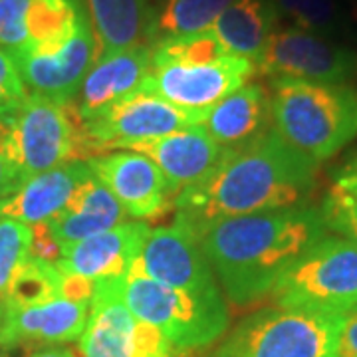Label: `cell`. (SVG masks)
Masks as SVG:
<instances>
[{
  "label": "cell",
  "instance_id": "obj_1",
  "mask_svg": "<svg viewBox=\"0 0 357 357\" xmlns=\"http://www.w3.org/2000/svg\"><path fill=\"white\" fill-rule=\"evenodd\" d=\"M318 167L270 129L260 139L230 151L199 185L178 192L175 218L203 236L225 218L304 206L316 187Z\"/></svg>",
  "mask_w": 357,
  "mask_h": 357
},
{
  "label": "cell",
  "instance_id": "obj_2",
  "mask_svg": "<svg viewBox=\"0 0 357 357\" xmlns=\"http://www.w3.org/2000/svg\"><path fill=\"white\" fill-rule=\"evenodd\" d=\"M328 236L319 206H296L218 220L201 236L220 288L234 306L270 296L276 282Z\"/></svg>",
  "mask_w": 357,
  "mask_h": 357
},
{
  "label": "cell",
  "instance_id": "obj_3",
  "mask_svg": "<svg viewBox=\"0 0 357 357\" xmlns=\"http://www.w3.org/2000/svg\"><path fill=\"white\" fill-rule=\"evenodd\" d=\"M272 129L290 147L321 163L357 137V89L349 84L270 79Z\"/></svg>",
  "mask_w": 357,
  "mask_h": 357
},
{
  "label": "cell",
  "instance_id": "obj_4",
  "mask_svg": "<svg viewBox=\"0 0 357 357\" xmlns=\"http://www.w3.org/2000/svg\"><path fill=\"white\" fill-rule=\"evenodd\" d=\"M123 300L131 314L151 324L178 349L195 351L218 342L229 330V307L220 286L211 290H177L129 272L123 278Z\"/></svg>",
  "mask_w": 357,
  "mask_h": 357
},
{
  "label": "cell",
  "instance_id": "obj_5",
  "mask_svg": "<svg viewBox=\"0 0 357 357\" xmlns=\"http://www.w3.org/2000/svg\"><path fill=\"white\" fill-rule=\"evenodd\" d=\"M344 316L298 307H262L206 357H340Z\"/></svg>",
  "mask_w": 357,
  "mask_h": 357
},
{
  "label": "cell",
  "instance_id": "obj_6",
  "mask_svg": "<svg viewBox=\"0 0 357 357\" xmlns=\"http://www.w3.org/2000/svg\"><path fill=\"white\" fill-rule=\"evenodd\" d=\"M274 306L351 316L357 312V244L324 236L270 292Z\"/></svg>",
  "mask_w": 357,
  "mask_h": 357
},
{
  "label": "cell",
  "instance_id": "obj_7",
  "mask_svg": "<svg viewBox=\"0 0 357 357\" xmlns=\"http://www.w3.org/2000/svg\"><path fill=\"white\" fill-rule=\"evenodd\" d=\"M14 141L28 178L54 167L93 157L74 102L26 93L16 105Z\"/></svg>",
  "mask_w": 357,
  "mask_h": 357
},
{
  "label": "cell",
  "instance_id": "obj_8",
  "mask_svg": "<svg viewBox=\"0 0 357 357\" xmlns=\"http://www.w3.org/2000/svg\"><path fill=\"white\" fill-rule=\"evenodd\" d=\"M126 278V276H123ZM123 278L96 280L86 330L79 337L82 357H191L137 319L123 300Z\"/></svg>",
  "mask_w": 357,
  "mask_h": 357
},
{
  "label": "cell",
  "instance_id": "obj_9",
  "mask_svg": "<svg viewBox=\"0 0 357 357\" xmlns=\"http://www.w3.org/2000/svg\"><path fill=\"white\" fill-rule=\"evenodd\" d=\"M204 117L206 114L181 109L155 93L137 89L103 109L100 115L82 121V126L96 157L201 126Z\"/></svg>",
  "mask_w": 357,
  "mask_h": 357
},
{
  "label": "cell",
  "instance_id": "obj_10",
  "mask_svg": "<svg viewBox=\"0 0 357 357\" xmlns=\"http://www.w3.org/2000/svg\"><path fill=\"white\" fill-rule=\"evenodd\" d=\"M256 72L270 79L347 84L357 77V50L294 26L276 28L256 60Z\"/></svg>",
  "mask_w": 357,
  "mask_h": 357
},
{
  "label": "cell",
  "instance_id": "obj_11",
  "mask_svg": "<svg viewBox=\"0 0 357 357\" xmlns=\"http://www.w3.org/2000/svg\"><path fill=\"white\" fill-rule=\"evenodd\" d=\"M255 74V62L232 54L215 64L151 66V72L143 79L139 89L155 93L181 109L208 114L211 107L248 84Z\"/></svg>",
  "mask_w": 357,
  "mask_h": 357
},
{
  "label": "cell",
  "instance_id": "obj_12",
  "mask_svg": "<svg viewBox=\"0 0 357 357\" xmlns=\"http://www.w3.org/2000/svg\"><path fill=\"white\" fill-rule=\"evenodd\" d=\"M129 272H139L177 290L199 292L218 286L213 266L203 252L201 236L178 218L167 227L149 229Z\"/></svg>",
  "mask_w": 357,
  "mask_h": 357
},
{
  "label": "cell",
  "instance_id": "obj_13",
  "mask_svg": "<svg viewBox=\"0 0 357 357\" xmlns=\"http://www.w3.org/2000/svg\"><path fill=\"white\" fill-rule=\"evenodd\" d=\"M91 173L112 191L128 217L139 220L165 215L175 203L161 169L145 155L131 149H115L88 159Z\"/></svg>",
  "mask_w": 357,
  "mask_h": 357
},
{
  "label": "cell",
  "instance_id": "obj_14",
  "mask_svg": "<svg viewBox=\"0 0 357 357\" xmlns=\"http://www.w3.org/2000/svg\"><path fill=\"white\" fill-rule=\"evenodd\" d=\"M8 54L13 56L26 88L62 103L76 100L84 79L100 56L89 22L56 50H8Z\"/></svg>",
  "mask_w": 357,
  "mask_h": 357
},
{
  "label": "cell",
  "instance_id": "obj_15",
  "mask_svg": "<svg viewBox=\"0 0 357 357\" xmlns=\"http://www.w3.org/2000/svg\"><path fill=\"white\" fill-rule=\"evenodd\" d=\"M129 149L145 155L161 169L175 199L178 192L204 181L230 153L206 133L203 126L181 129L159 139L137 143Z\"/></svg>",
  "mask_w": 357,
  "mask_h": 357
},
{
  "label": "cell",
  "instance_id": "obj_16",
  "mask_svg": "<svg viewBox=\"0 0 357 357\" xmlns=\"http://www.w3.org/2000/svg\"><path fill=\"white\" fill-rule=\"evenodd\" d=\"M149 229L143 220H126L115 229L62 246L56 264L62 272L79 274L93 282L123 278L135 264Z\"/></svg>",
  "mask_w": 357,
  "mask_h": 357
},
{
  "label": "cell",
  "instance_id": "obj_17",
  "mask_svg": "<svg viewBox=\"0 0 357 357\" xmlns=\"http://www.w3.org/2000/svg\"><path fill=\"white\" fill-rule=\"evenodd\" d=\"M89 302L60 296L36 306L8 307L0 300V347L6 349L28 342L66 344L79 340L88 324Z\"/></svg>",
  "mask_w": 357,
  "mask_h": 357
},
{
  "label": "cell",
  "instance_id": "obj_18",
  "mask_svg": "<svg viewBox=\"0 0 357 357\" xmlns=\"http://www.w3.org/2000/svg\"><path fill=\"white\" fill-rule=\"evenodd\" d=\"M149 72L151 46H133L100 54L74 100L79 119H91L115 102L137 91Z\"/></svg>",
  "mask_w": 357,
  "mask_h": 357
},
{
  "label": "cell",
  "instance_id": "obj_19",
  "mask_svg": "<svg viewBox=\"0 0 357 357\" xmlns=\"http://www.w3.org/2000/svg\"><path fill=\"white\" fill-rule=\"evenodd\" d=\"M201 126L229 151L246 147L272 129L270 91L260 84H244L211 107Z\"/></svg>",
  "mask_w": 357,
  "mask_h": 357
},
{
  "label": "cell",
  "instance_id": "obj_20",
  "mask_svg": "<svg viewBox=\"0 0 357 357\" xmlns=\"http://www.w3.org/2000/svg\"><path fill=\"white\" fill-rule=\"evenodd\" d=\"M89 175L88 161H72L38 173L28 178L22 189L4 204L0 217L14 218L28 227L46 225L64 211L77 187Z\"/></svg>",
  "mask_w": 357,
  "mask_h": 357
},
{
  "label": "cell",
  "instance_id": "obj_21",
  "mask_svg": "<svg viewBox=\"0 0 357 357\" xmlns=\"http://www.w3.org/2000/svg\"><path fill=\"white\" fill-rule=\"evenodd\" d=\"M126 218V208L102 181L91 173L77 187L64 211L46 225L62 248L66 244H74L93 234L115 229L123 225Z\"/></svg>",
  "mask_w": 357,
  "mask_h": 357
},
{
  "label": "cell",
  "instance_id": "obj_22",
  "mask_svg": "<svg viewBox=\"0 0 357 357\" xmlns=\"http://www.w3.org/2000/svg\"><path fill=\"white\" fill-rule=\"evenodd\" d=\"M98 52L153 46L151 0H86Z\"/></svg>",
  "mask_w": 357,
  "mask_h": 357
},
{
  "label": "cell",
  "instance_id": "obj_23",
  "mask_svg": "<svg viewBox=\"0 0 357 357\" xmlns=\"http://www.w3.org/2000/svg\"><path fill=\"white\" fill-rule=\"evenodd\" d=\"M278 20L274 0H234L211 30L230 54L256 64Z\"/></svg>",
  "mask_w": 357,
  "mask_h": 357
},
{
  "label": "cell",
  "instance_id": "obj_24",
  "mask_svg": "<svg viewBox=\"0 0 357 357\" xmlns=\"http://www.w3.org/2000/svg\"><path fill=\"white\" fill-rule=\"evenodd\" d=\"M86 22L89 16L84 0H30L26 14L28 42L20 50H56Z\"/></svg>",
  "mask_w": 357,
  "mask_h": 357
},
{
  "label": "cell",
  "instance_id": "obj_25",
  "mask_svg": "<svg viewBox=\"0 0 357 357\" xmlns=\"http://www.w3.org/2000/svg\"><path fill=\"white\" fill-rule=\"evenodd\" d=\"M280 18L290 26L335 40L347 32L351 8L347 0H274Z\"/></svg>",
  "mask_w": 357,
  "mask_h": 357
},
{
  "label": "cell",
  "instance_id": "obj_26",
  "mask_svg": "<svg viewBox=\"0 0 357 357\" xmlns=\"http://www.w3.org/2000/svg\"><path fill=\"white\" fill-rule=\"evenodd\" d=\"M234 0H165L155 14L153 44L169 36H185L211 30Z\"/></svg>",
  "mask_w": 357,
  "mask_h": 357
},
{
  "label": "cell",
  "instance_id": "obj_27",
  "mask_svg": "<svg viewBox=\"0 0 357 357\" xmlns=\"http://www.w3.org/2000/svg\"><path fill=\"white\" fill-rule=\"evenodd\" d=\"M62 278L64 274L56 262L30 255L14 274L2 302L8 307H28L50 302L62 296Z\"/></svg>",
  "mask_w": 357,
  "mask_h": 357
},
{
  "label": "cell",
  "instance_id": "obj_28",
  "mask_svg": "<svg viewBox=\"0 0 357 357\" xmlns=\"http://www.w3.org/2000/svg\"><path fill=\"white\" fill-rule=\"evenodd\" d=\"M319 213L326 229L357 244V159L333 175Z\"/></svg>",
  "mask_w": 357,
  "mask_h": 357
},
{
  "label": "cell",
  "instance_id": "obj_29",
  "mask_svg": "<svg viewBox=\"0 0 357 357\" xmlns=\"http://www.w3.org/2000/svg\"><path fill=\"white\" fill-rule=\"evenodd\" d=\"M232 56L217 38L213 30L185 34V36H169L161 38L151 46V66L157 64H183L201 66L222 62Z\"/></svg>",
  "mask_w": 357,
  "mask_h": 357
},
{
  "label": "cell",
  "instance_id": "obj_30",
  "mask_svg": "<svg viewBox=\"0 0 357 357\" xmlns=\"http://www.w3.org/2000/svg\"><path fill=\"white\" fill-rule=\"evenodd\" d=\"M16 105L18 102L0 105V211L28 181V175L20 165L14 141Z\"/></svg>",
  "mask_w": 357,
  "mask_h": 357
},
{
  "label": "cell",
  "instance_id": "obj_31",
  "mask_svg": "<svg viewBox=\"0 0 357 357\" xmlns=\"http://www.w3.org/2000/svg\"><path fill=\"white\" fill-rule=\"evenodd\" d=\"M32 250V227L14 218L0 217V300L10 288L14 274Z\"/></svg>",
  "mask_w": 357,
  "mask_h": 357
},
{
  "label": "cell",
  "instance_id": "obj_32",
  "mask_svg": "<svg viewBox=\"0 0 357 357\" xmlns=\"http://www.w3.org/2000/svg\"><path fill=\"white\" fill-rule=\"evenodd\" d=\"M30 0H0V46L20 50L28 42L26 14Z\"/></svg>",
  "mask_w": 357,
  "mask_h": 357
},
{
  "label": "cell",
  "instance_id": "obj_33",
  "mask_svg": "<svg viewBox=\"0 0 357 357\" xmlns=\"http://www.w3.org/2000/svg\"><path fill=\"white\" fill-rule=\"evenodd\" d=\"M26 86L18 74L13 56L8 50L0 48V105L2 103H16L24 98Z\"/></svg>",
  "mask_w": 357,
  "mask_h": 357
},
{
  "label": "cell",
  "instance_id": "obj_34",
  "mask_svg": "<svg viewBox=\"0 0 357 357\" xmlns=\"http://www.w3.org/2000/svg\"><path fill=\"white\" fill-rule=\"evenodd\" d=\"M340 357H357V312L344 321L340 335Z\"/></svg>",
  "mask_w": 357,
  "mask_h": 357
},
{
  "label": "cell",
  "instance_id": "obj_35",
  "mask_svg": "<svg viewBox=\"0 0 357 357\" xmlns=\"http://www.w3.org/2000/svg\"><path fill=\"white\" fill-rule=\"evenodd\" d=\"M30 357H77L74 351H70V349H66V347H44V349H38V351H34Z\"/></svg>",
  "mask_w": 357,
  "mask_h": 357
},
{
  "label": "cell",
  "instance_id": "obj_36",
  "mask_svg": "<svg viewBox=\"0 0 357 357\" xmlns=\"http://www.w3.org/2000/svg\"><path fill=\"white\" fill-rule=\"evenodd\" d=\"M351 16L354 20H357V0H351Z\"/></svg>",
  "mask_w": 357,
  "mask_h": 357
},
{
  "label": "cell",
  "instance_id": "obj_37",
  "mask_svg": "<svg viewBox=\"0 0 357 357\" xmlns=\"http://www.w3.org/2000/svg\"><path fill=\"white\" fill-rule=\"evenodd\" d=\"M0 357H6V354H4V347H0Z\"/></svg>",
  "mask_w": 357,
  "mask_h": 357
},
{
  "label": "cell",
  "instance_id": "obj_38",
  "mask_svg": "<svg viewBox=\"0 0 357 357\" xmlns=\"http://www.w3.org/2000/svg\"><path fill=\"white\" fill-rule=\"evenodd\" d=\"M163 2H165V0H163Z\"/></svg>",
  "mask_w": 357,
  "mask_h": 357
}]
</instances>
